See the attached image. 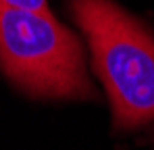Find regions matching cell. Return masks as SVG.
<instances>
[{
	"instance_id": "obj_1",
	"label": "cell",
	"mask_w": 154,
	"mask_h": 150,
	"mask_svg": "<svg viewBox=\"0 0 154 150\" xmlns=\"http://www.w3.org/2000/svg\"><path fill=\"white\" fill-rule=\"evenodd\" d=\"M92 63L108 92L117 127L154 121V36L115 0H69Z\"/></svg>"
},
{
	"instance_id": "obj_2",
	"label": "cell",
	"mask_w": 154,
	"mask_h": 150,
	"mask_svg": "<svg viewBox=\"0 0 154 150\" xmlns=\"http://www.w3.org/2000/svg\"><path fill=\"white\" fill-rule=\"evenodd\" d=\"M83 46L50 13L0 6V67L21 90L44 98H92Z\"/></svg>"
},
{
	"instance_id": "obj_3",
	"label": "cell",
	"mask_w": 154,
	"mask_h": 150,
	"mask_svg": "<svg viewBox=\"0 0 154 150\" xmlns=\"http://www.w3.org/2000/svg\"><path fill=\"white\" fill-rule=\"evenodd\" d=\"M0 6L25 8V11H35V13H50L48 0H0Z\"/></svg>"
}]
</instances>
